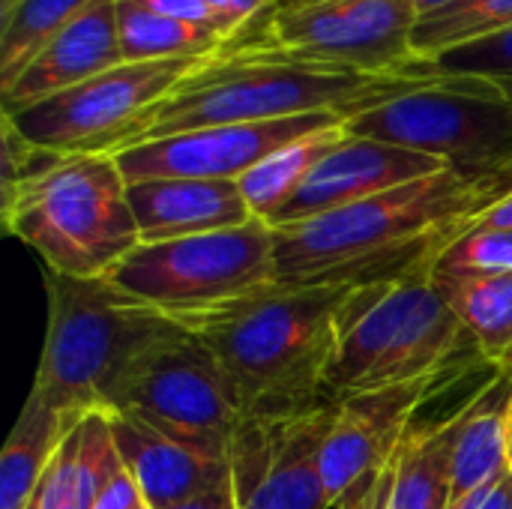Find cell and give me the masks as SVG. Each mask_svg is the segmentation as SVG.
Here are the masks:
<instances>
[{
	"instance_id": "cell-1",
	"label": "cell",
	"mask_w": 512,
	"mask_h": 509,
	"mask_svg": "<svg viewBox=\"0 0 512 509\" xmlns=\"http://www.w3.org/2000/svg\"><path fill=\"white\" fill-rule=\"evenodd\" d=\"M512 192V165L444 168L276 231L279 285L369 288L429 273L444 249Z\"/></svg>"
},
{
	"instance_id": "cell-8",
	"label": "cell",
	"mask_w": 512,
	"mask_h": 509,
	"mask_svg": "<svg viewBox=\"0 0 512 509\" xmlns=\"http://www.w3.org/2000/svg\"><path fill=\"white\" fill-rule=\"evenodd\" d=\"M348 135L387 141L453 168L512 165V96L480 78H423L345 120Z\"/></svg>"
},
{
	"instance_id": "cell-25",
	"label": "cell",
	"mask_w": 512,
	"mask_h": 509,
	"mask_svg": "<svg viewBox=\"0 0 512 509\" xmlns=\"http://www.w3.org/2000/svg\"><path fill=\"white\" fill-rule=\"evenodd\" d=\"M117 33L123 63L171 60V57H210L228 45V39L210 27L186 24L159 15L138 0H117Z\"/></svg>"
},
{
	"instance_id": "cell-13",
	"label": "cell",
	"mask_w": 512,
	"mask_h": 509,
	"mask_svg": "<svg viewBox=\"0 0 512 509\" xmlns=\"http://www.w3.org/2000/svg\"><path fill=\"white\" fill-rule=\"evenodd\" d=\"M459 369L435 372L399 387L339 402L336 423L321 453V474L330 509H360L384 480L417 411L450 387Z\"/></svg>"
},
{
	"instance_id": "cell-33",
	"label": "cell",
	"mask_w": 512,
	"mask_h": 509,
	"mask_svg": "<svg viewBox=\"0 0 512 509\" xmlns=\"http://www.w3.org/2000/svg\"><path fill=\"white\" fill-rule=\"evenodd\" d=\"M138 498H141V492H138V486H135V480L126 474V468L102 489V495L96 498V504L90 509H132L138 504Z\"/></svg>"
},
{
	"instance_id": "cell-24",
	"label": "cell",
	"mask_w": 512,
	"mask_h": 509,
	"mask_svg": "<svg viewBox=\"0 0 512 509\" xmlns=\"http://www.w3.org/2000/svg\"><path fill=\"white\" fill-rule=\"evenodd\" d=\"M342 138H345V123L312 132V135H303V138L279 147L276 153H270L249 174H243L237 183H240V192H243L246 204L252 207L255 219H264L267 225H273V219L291 204V198L309 180L315 165Z\"/></svg>"
},
{
	"instance_id": "cell-15",
	"label": "cell",
	"mask_w": 512,
	"mask_h": 509,
	"mask_svg": "<svg viewBox=\"0 0 512 509\" xmlns=\"http://www.w3.org/2000/svg\"><path fill=\"white\" fill-rule=\"evenodd\" d=\"M444 168L453 165L417 150L345 132V138L315 165V171L291 198V204L273 219V228L327 216L333 210L360 204L372 195L390 192Z\"/></svg>"
},
{
	"instance_id": "cell-36",
	"label": "cell",
	"mask_w": 512,
	"mask_h": 509,
	"mask_svg": "<svg viewBox=\"0 0 512 509\" xmlns=\"http://www.w3.org/2000/svg\"><path fill=\"white\" fill-rule=\"evenodd\" d=\"M477 225H486V228H504V231H512V192L507 198H501L495 207H489Z\"/></svg>"
},
{
	"instance_id": "cell-40",
	"label": "cell",
	"mask_w": 512,
	"mask_h": 509,
	"mask_svg": "<svg viewBox=\"0 0 512 509\" xmlns=\"http://www.w3.org/2000/svg\"><path fill=\"white\" fill-rule=\"evenodd\" d=\"M306 3H315V0H276L273 6L276 9H297V6H306Z\"/></svg>"
},
{
	"instance_id": "cell-22",
	"label": "cell",
	"mask_w": 512,
	"mask_h": 509,
	"mask_svg": "<svg viewBox=\"0 0 512 509\" xmlns=\"http://www.w3.org/2000/svg\"><path fill=\"white\" fill-rule=\"evenodd\" d=\"M75 423L78 420L60 414L51 402L30 390L0 456V509L30 507L45 468Z\"/></svg>"
},
{
	"instance_id": "cell-35",
	"label": "cell",
	"mask_w": 512,
	"mask_h": 509,
	"mask_svg": "<svg viewBox=\"0 0 512 509\" xmlns=\"http://www.w3.org/2000/svg\"><path fill=\"white\" fill-rule=\"evenodd\" d=\"M474 509H512V474L507 471Z\"/></svg>"
},
{
	"instance_id": "cell-16",
	"label": "cell",
	"mask_w": 512,
	"mask_h": 509,
	"mask_svg": "<svg viewBox=\"0 0 512 509\" xmlns=\"http://www.w3.org/2000/svg\"><path fill=\"white\" fill-rule=\"evenodd\" d=\"M126 474L153 509H174L231 483V459L159 435L126 414H105Z\"/></svg>"
},
{
	"instance_id": "cell-29",
	"label": "cell",
	"mask_w": 512,
	"mask_h": 509,
	"mask_svg": "<svg viewBox=\"0 0 512 509\" xmlns=\"http://www.w3.org/2000/svg\"><path fill=\"white\" fill-rule=\"evenodd\" d=\"M432 273H450V276L512 273V231L474 225L444 249Z\"/></svg>"
},
{
	"instance_id": "cell-11",
	"label": "cell",
	"mask_w": 512,
	"mask_h": 509,
	"mask_svg": "<svg viewBox=\"0 0 512 509\" xmlns=\"http://www.w3.org/2000/svg\"><path fill=\"white\" fill-rule=\"evenodd\" d=\"M198 63L201 57L120 63L6 117L24 138L39 147L57 153L114 156L132 126L159 99H165Z\"/></svg>"
},
{
	"instance_id": "cell-27",
	"label": "cell",
	"mask_w": 512,
	"mask_h": 509,
	"mask_svg": "<svg viewBox=\"0 0 512 509\" xmlns=\"http://www.w3.org/2000/svg\"><path fill=\"white\" fill-rule=\"evenodd\" d=\"M507 27H512V0H459L417 21L411 39L414 57L426 60L447 48L501 33Z\"/></svg>"
},
{
	"instance_id": "cell-32",
	"label": "cell",
	"mask_w": 512,
	"mask_h": 509,
	"mask_svg": "<svg viewBox=\"0 0 512 509\" xmlns=\"http://www.w3.org/2000/svg\"><path fill=\"white\" fill-rule=\"evenodd\" d=\"M141 6L159 12V15H168V18H177V21H186V24H198V27H210L216 33H222L216 27V18L213 12L207 9L204 0H138Z\"/></svg>"
},
{
	"instance_id": "cell-9",
	"label": "cell",
	"mask_w": 512,
	"mask_h": 509,
	"mask_svg": "<svg viewBox=\"0 0 512 509\" xmlns=\"http://www.w3.org/2000/svg\"><path fill=\"white\" fill-rule=\"evenodd\" d=\"M417 0H315L270 6L225 48L324 63L363 75H402L414 60Z\"/></svg>"
},
{
	"instance_id": "cell-21",
	"label": "cell",
	"mask_w": 512,
	"mask_h": 509,
	"mask_svg": "<svg viewBox=\"0 0 512 509\" xmlns=\"http://www.w3.org/2000/svg\"><path fill=\"white\" fill-rule=\"evenodd\" d=\"M123 471L105 411H93L63 438L27 509H90Z\"/></svg>"
},
{
	"instance_id": "cell-14",
	"label": "cell",
	"mask_w": 512,
	"mask_h": 509,
	"mask_svg": "<svg viewBox=\"0 0 512 509\" xmlns=\"http://www.w3.org/2000/svg\"><path fill=\"white\" fill-rule=\"evenodd\" d=\"M345 114L315 111L285 120L264 123H231V126H207L192 129L156 141L135 144L117 153V165L126 183L138 180H162V177H189V180H240L258 162H264L279 147L339 126Z\"/></svg>"
},
{
	"instance_id": "cell-38",
	"label": "cell",
	"mask_w": 512,
	"mask_h": 509,
	"mask_svg": "<svg viewBox=\"0 0 512 509\" xmlns=\"http://www.w3.org/2000/svg\"><path fill=\"white\" fill-rule=\"evenodd\" d=\"M21 3H24V0H0V27L12 21V15L21 9Z\"/></svg>"
},
{
	"instance_id": "cell-20",
	"label": "cell",
	"mask_w": 512,
	"mask_h": 509,
	"mask_svg": "<svg viewBox=\"0 0 512 509\" xmlns=\"http://www.w3.org/2000/svg\"><path fill=\"white\" fill-rule=\"evenodd\" d=\"M459 411L462 405L447 420L414 423L360 509H450V453Z\"/></svg>"
},
{
	"instance_id": "cell-3",
	"label": "cell",
	"mask_w": 512,
	"mask_h": 509,
	"mask_svg": "<svg viewBox=\"0 0 512 509\" xmlns=\"http://www.w3.org/2000/svg\"><path fill=\"white\" fill-rule=\"evenodd\" d=\"M42 285L48 318L33 390L72 420L108 411L138 363L189 336L105 276L72 279L42 267Z\"/></svg>"
},
{
	"instance_id": "cell-41",
	"label": "cell",
	"mask_w": 512,
	"mask_h": 509,
	"mask_svg": "<svg viewBox=\"0 0 512 509\" xmlns=\"http://www.w3.org/2000/svg\"><path fill=\"white\" fill-rule=\"evenodd\" d=\"M132 509H153V507H150V504L144 501V495H141V498H138V504H135V507H132Z\"/></svg>"
},
{
	"instance_id": "cell-30",
	"label": "cell",
	"mask_w": 512,
	"mask_h": 509,
	"mask_svg": "<svg viewBox=\"0 0 512 509\" xmlns=\"http://www.w3.org/2000/svg\"><path fill=\"white\" fill-rule=\"evenodd\" d=\"M0 153H3V159H0V195L12 192L15 186H21L33 174L45 171L60 156L57 150L39 147L30 138H24L6 114H3V147H0Z\"/></svg>"
},
{
	"instance_id": "cell-12",
	"label": "cell",
	"mask_w": 512,
	"mask_h": 509,
	"mask_svg": "<svg viewBox=\"0 0 512 509\" xmlns=\"http://www.w3.org/2000/svg\"><path fill=\"white\" fill-rule=\"evenodd\" d=\"M339 402L246 414L231 444V486L240 509H330L321 453Z\"/></svg>"
},
{
	"instance_id": "cell-31",
	"label": "cell",
	"mask_w": 512,
	"mask_h": 509,
	"mask_svg": "<svg viewBox=\"0 0 512 509\" xmlns=\"http://www.w3.org/2000/svg\"><path fill=\"white\" fill-rule=\"evenodd\" d=\"M216 18V27L231 42L246 24H252L261 12H267L276 0H204Z\"/></svg>"
},
{
	"instance_id": "cell-37",
	"label": "cell",
	"mask_w": 512,
	"mask_h": 509,
	"mask_svg": "<svg viewBox=\"0 0 512 509\" xmlns=\"http://www.w3.org/2000/svg\"><path fill=\"white\" fill-rule=\"evenodd\" d=\"M453 3H459V0H417V15L429 18V15H435V12H441V9H447Z\"/></svg>"
},
{
	"instance_id": "cell-26",
	"label": "cell",
	"mask_w": 512,
	"mask_h": 509,
	"mask_svg": "<svg viewBox=\"0 0 512 509\" xmlns=\"http://www.w3.org/2000/svg\"><path fill=\"white\" fill-rule=\"evenodd\" d=\"M93 0H24L9 24L0 27V93L27 63Z\"/></svg>"
},
{
	"instance_id": "cell-4",
	"label": "cell",
	"mask_w": 512,
	"mask_h": 509,
	"mask_svg": "<svg viewBox=\"0 0 512 509\" xmlns=\"http://www.w3.org/2000/svg\"><path fill=\"white\" fill-rule=\"evenodd\" d=\"M357 294L360 288L276 285L198 339L231 378L246 414L297 408L324 399Z\"/></svg>"
},
{
	"instance_id": "cell-10",
	"label": "cell",
	"mask_w": 512,
	"mask_h": 509,
	"mask_svg": "<svg viewBox=\"0 0 512 509\" xmlns=\"http://www.w3.org/2000/svg\"><path fill=\"white\" fill-rule=\"evenodd\" d=\"M105 414L135 417L171 441L228 459L246 408L213 351L189 333L138 363Z\"/></svg>"
},
{
	"instance_id": "cell-17",
	"label": "cell",
	"mask_w": 512,
	"mask_h": 509,
	"mask_svg": "<svg viewBox=\"0 0 512 509\" xmlns=\"http://www.w3.org/2000/svg\"><path fill=\"white\" fill-rule=\"evenodd\" d=\"M120 63L117 0H93L27 63L12 87L0 93V111L12 114Z\"/></svg>"
},
{
	"instance_id": "cell-6",
	"label": "cell",
	"mask_w": 512,
	"mask_h": 509,
	"mask_svg": "<svg viewBox=\"0 0 512 509\" xmlns=\"http://www.w3.org/2000/svg\"><path fill=\"white\" fill-rule=\"evenodd\" d=\"M474 339L438 294L429 273L360 288L339 351L330 363L324 396H351L399 387L435 372L462 369Z\"/></svg>"
},
{
	"instance_id": "cell-34",
	"label": "cell",
	"mask_w": 512,
	"mask_h": 509,
	"mask_svg": "<svg viewBox=\"0 0 512 509\" xmlns=\"http://www.w3.org/2000/svg\"><path fill=\"white\" fill-rule=\"evenodd\" d=\"M174 509H240V507H237L234 486H231V483H225L222 489L207 492V495H201V498H192V501H186V504H180V507H174Z\"/></svg>"
},
{
	"instance_id": "cell-28",
	"label": "cell",
	"mask_w": 512,
	"mask_h": 509,
	"mask_svg": "<svg viewBox=\"0 0 512 509\" xmlns=\"http://www.w3.org/2000/svg\"><path fill=\"white\" fill-rule=\"evenodd\" d=\"M402 75L408 78H480L498 84L512 96V27L447 48L435 57H414Z\"/></svg>"
},
{
	"instance_id": "cell-19",
	"label": "cell",
	"mask_w": 512,
	"mask_h": 509,
	"mask_svg": "<svg viewBox=\"0 0 512 509\" xmlns=\"http://www.w3.org/2000/svg\"><path fill=\"white\" fill-rule=\"evenodd\" d=\"M512 402V372L474 393L456 426L450 453V509H474L486 492L510 471L507 468V411Z\"/></svg>"
},
{
	"instance_id": "cell-2",
	"label": "cell",
	"mask_w": 512,
	"mask_h": 509,
	"mask_svg": "<svg viewBox=\"0 0 512 509\" xmlns=\"http://www.w3.org/2000/svg\"><path fill=\"white\" fill-rule=\"evenodd\" d=\"M420 84L423 78L363 75L324 63L222 48L201 57V63L132 126L117 153L207 126L264 123L315 111H336L348 120Z\"/></svg>"
},
{
	"instance_id": "cell-23",
	"label": "cell",
	"mask_w": 512,
	"mask_h": 509,
	"mask_svg": "<svg viewBox=\"0 0 512 509\" xmlns=\"http://www.w3.org/2000/svg\"><path fill=\"white\" fill-rule=\"evenodd\" d=\"M432 282L474 339L480 357L501 372H512V273H432Z\"/></svg>"
},
{
	"instance_id": "cell-5",
	"label": "cell",
	"mask_w": 512,
	"mask_h": 509,
	"mask_svg": "<svg viewBox=\"0 0 512 509\" xmlns=\"http://www.w3.org/2000/svg\"><path fill=\"white\" fill-rule=\"evenodd\" d=\"M0 216L45 270L72 279H102L141 246L129 183L108 153H60L0 195Z\"/></svg>"
},
{
	"instance_id": "cell-18",
	"label": "cell",
	"mask_w": 512,
	"mask_h": 509,
	"mask_svg": "<svg viewBox=\"0 0 512 509\" xmlns=\"http://www.w3.org/2000/svg\"><path fill=\"white\" fill-rule=\"evenodd\" d=\"M129 207L141 243L201 237L240 228L255 219L237 180H138L129 183Z\"/></svg>"
},
{
	"instance_id": "cell-7",
	"label": "cell",
	"mask_w": 512,
	"mask_h": 509,
	"mask_svg": "<svg viewBox=\"0 0 512 509\" xmlns=\"http://www.w3.org/2000/svg\"><path fill=\"white\" fill-rule=\"evenodd\" d=\"M105 279L198 336L279 285L276 231L252 219L201 237L141 243Z\"/></svg>"
},
{
	"instance_id": "cell-39",
	"label": "cell",
	"mask_w": 512,
	"mask_h": 509,
	"mask_svg": "<svg viewBox=\"0 0 512 509\" xmlns=\"http://www.w3.org/2000/svg\"><path fill=\"white\" fill-rule=\"evenodd\" d=\"M507 468H510L512 474V402L510 411H507Z\"/></svg>"
}]
</instances>
